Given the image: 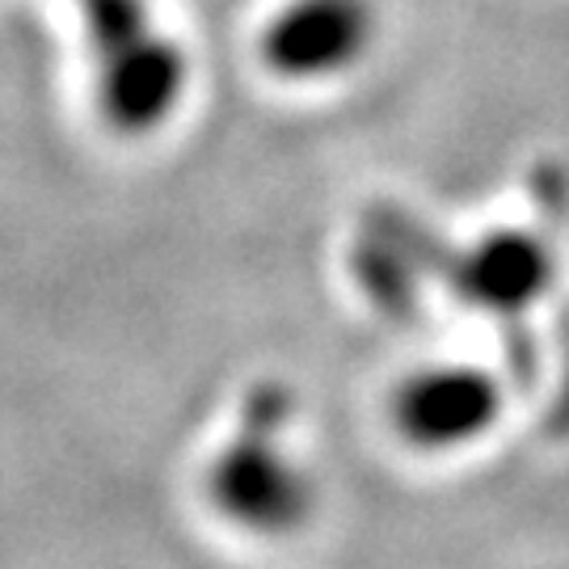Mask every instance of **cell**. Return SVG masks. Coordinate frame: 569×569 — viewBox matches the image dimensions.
I'll return each mask as SVG.
<instances>
[{
  "mask_svg": "<svg viewBox=\"0 0 569 569\" xmlns=\"http://www.w3.org/2000/svg\"><path fill=\"white\" fill-rule=\"evenodd\" d=\"M291 409L296 401L283 385H258L244 397L237 439L224 443L207 468V498L216 515L262 540L300 531L317 507V486L308 468L291 460L279 443Z\"/></svg>",
  "mask_w": 569,
  "mask_h": 569,
  "instance_id": "cell-1",
  "label": "cell"
},
{
  "mask_svg": "<svg viewBox=\"0 0 569 569\" xmlns=\"http://www.w3.org/2000/svg\"><path fill=\"white\" fill-rule=\"evenodd\" d=\"M371 39V0H287L262 30L258 51L283 81H326L363 60Z\"/></svg>",
  "mask_w": 569,
  "mask_h": 569,
  "instance_id": "cell-2",
  "label": "cell"
},
{
  "mask_svg": "<svg viewBox=\"0 0 569 569\" xmlns=\"http://www.w3.org/2000/svg\"><path fill=\"white\" fill-rule=\"evenodd\" d=\"M502 413V385L468 363L422 367L392 392V427L418 451H456L486 435Z\"/></svg>",
  "mask_w": 569,
  "mask_h": 569,
  "instance_id": "cell-3",
  "label": "cell"
},
{
  "mask_svg": "<svg viewBox=\"0 0 569 569\" xmlns=\"http://www.w3.org/2000/svg\"><path fill=\"white\" fill-rule=\"evenodd\" d=\"M443 270H448L451 291L465 305L519 321L528 308L549 296L557 262L540 232L507 228V232H489L477 244L451 253Z\"/></svg>",
  "mask_w": 569,
  "mask_h": 569,
  "instance_id": "cell-4",
  "label": "cell"
},
{
  "mask_svg": "<svg viewBox=\"0 0 569 569\" xmlns=\"http://www.w3.org/2000/svg\"><path fill=\"white\" fill-rule=\"evenodd\" d=\"M186 93V56L169 39L143 30L136 39L102 51L98 102L106 122L122 136L161 127Z\"/></svg>",
  "mask_w": 569,
  "mask_h": 569,
  "instance_id": "cell-5",
  "label": "cell"
}]
</instances>
